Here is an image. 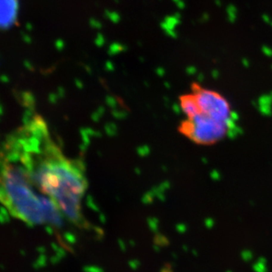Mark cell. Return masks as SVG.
<instances>
[{"label":"cell","mask_w":272,"mask_h":272,"mask_svg":"<svg viewBox=\"0 0 272 272\" xmlns=\"http://www.w3.org/2000/svg\"><path fill=\"white\" fill-rule=\"evenodd\" d=\"M192 92L197 100L199 113L231 125L233 115L231 108L229 102L221 94L199 85H194Z\"/></svg>","instance_id":"cell-4"},{"label":"cell","mask_w":272,"mask_h":272,"mask_svg":"<svg viewBox=\"0 0 272 272\" xmlns=\"http://www.w3.org/2000/svg\"><path fill=\"white\" fill-rule=\"evenodd\" d=\"M3 143L19 158L34 186L62 218L78 227L87 225L82 213L88 189L84 164L64 154L42 117L26 121Z\"/></svg>","instance_id":"cell-1"},{"label":"cell","mask_w":272,"mask_h":272,"mask_svg":"<svg viewBox=\"0 0 272 272\" xmlns=\"http://www.w3.org/2000/svg\"><path fill=\"white\" fill-rule=\"evenodd\" d=\"M17 4L15 0H0V27H7L16 16Z\"/></svg>","instance_id":"cell-5"},{"label":"cell","mask_w":272,"mask_h":272,"mask_svg":"<svg viewBox=\"0 0 272 272\" xmlns=\"http://www.w3.org/2000/svg\"><path fill=\"white\" fill-rule=\"evenodd\" d=\"M179 104L182 111L185 113L186 118L194 117L199 113L197 100L193 92L181 96L179 98Z\"/></svg>","instance_id":"cell-6"},{"label":"cell","mask_w":272,"mask_h":272,"mask_svg":"<svg viewBox=\"0 0 272 272\" xmlns=\"http://www.w3.org/2000/svg\"><path fill=\"white\" fill-rule=\"evenodd\" d=\"M231 124L215 119L203 113L186 118L179 125V132L192 142L210 145L223 140L229 133Z\"/></svg>","instance_id":"cell-3"},{"label":"cell","mask_w":272,"mask_h":272,"mask_svg":"<svg viewBox=\"0 0 272 272\" xmlns=\"http://www.w3.org/2000/svg\"><path fill=\"white\" fill-rule=\"evenodd\" d=\"M0 203L16 219L29 225L57 222L62 217L34 186L18 157L0 148Z\"/></svg>","instance_id":"cell-2"}]
</instances>
